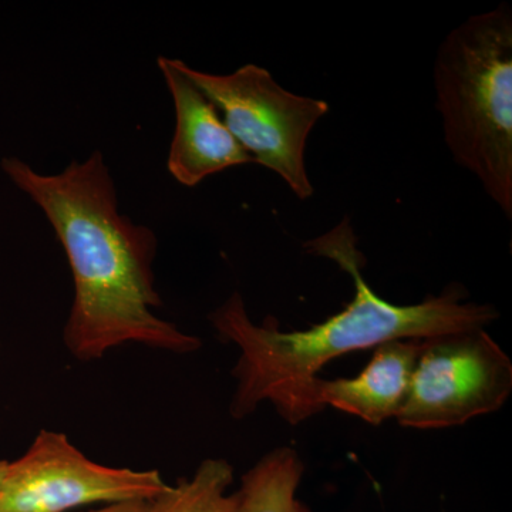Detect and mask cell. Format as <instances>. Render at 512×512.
<instances>
[{
	"label": "cell",
	"instance_id": "5",
	"mask_svg": "<svg viewBox=\"0 0 512 512\" xmlns=\"http://www.w3.org/2000/svg\"><path fill=\"white\" fill-rule=\"evenodd\" d=\"M512 393L510 356L484 328L421 339L406 402L397 414L407 429L463 426L498 412Z\"/></svg>",
	"mask_w": 512,
	"mask_h": 512
},
{
	"label": "cell",
	"instance_id": "4",
	"mask_svg": "<svg viewBox=\"0 0 512 512\" xmlns=\"http://www.w3.org/2000/svg\"><path fill=\"white\" fill-rule=\"evenodd\" d=\"M178 66L215 104L254 163L279 175L299 200L315 194L306 170V144L329 113L328 101L289 92L254 63L228 74L201 72L183 60Z\"/></svg>",
	"mask_w": 512,
	"mask_h": 512
},
{
	"label": "cell",
	"instance_id": "6",
	"mask_svg": "<svg viewBox=\"0 0 512 512\" xmlns=\"http://www.w3.org/2000/svg\"><path fill=\"white\" fill-rule=\"evenodd\" d=\"M168 485L158 470L103 466L84 456L66 434L42 430L8 463L0 512H66L92 504L148 503Z\"/></svg>",
	"mask_w": 512,
	"mask_h": 512
},
{
	"label": "cell",
	"instance_id": "9",
	"mask_svg": "<svg viewBox=\"0 0 512 512\" xmlns=\"http://www.w3.org/2000/svg\"><path fill=\"white\" fill-rule=\"evenodd\" d=\"M303 473L305 464L295 448L269 451L241 478L239 512H312L296 498Z\"/></svg>",
	"mask_w": 512,
	"mask_h": 512
},
{
	"label": "cell",
	"instance_id": "7",
	"mask_svg": "<svg viewBox=\"0 0 512 512\" xmlns=\"http://www.w3.org/2000/svg\"><path fill=\"white\" fill-rule=\"evenodd\" d=\"M157 64L174 103L175 130L167 160L174 180L191 188L228 168L254 163L215 104L178 66V59L160 56Z\"/></svg>",
	"mask_w": 512,
	"mask_h": 512
},
{
	"label": "cell",
	"instance_id": "12",
	"mask_svg": "<svg viewBox=\"0 0 512 512\" xmlns=\"http://www.w3.org/2000/svg\"><path fill=\"white\" fill-rule=\"evenodd\" d=\"M90 512H107V511H104V510H96V511H90Z\"/></svg>",
	"mask_w": 512,
	"mask_h": 512
},
{
	"label": "cell",
	"instance_id": "1",
	"mask_svg": "<svg viewBox=\"0 0 512 512\" xmlns=\"http://www.w3.org/2000/svg\"><path fill=\"white\" fill-rule=\"evenodd\" d=\"M303 249L335 262L352 278L355 296L325 322L291 332L279 329L271 316L255 323L238 292L214 309L208 319L218 338L239 350L231 372L237 380L229 404L232 419H247L269 402L286 423L298 426L323 412L315 399L316 383L320 370L332 360L392 340L485 329L500 316L493 305L468 301L466 289L458 284L414 305L384 301L363 276L365 258L349 218L305 242Z\"/></svg>",
	"mask_w": 512,
	"mask_h": 512
},
{
	"label": "cell",
	"instance_id": "8",
	"mask_svg": "<svg viewBox=\"0 0 512 512\" xmlns=\"http://www.w3.org/2000/svg\"><path fill=\"white\" fill-rule=\"evenodd\" d=\"M420 340H392L373 349L365 369L352 379L319 377L315 399L372 426L396 419L409 393Z\"/></svg>",
	"mask_w": 512,
	"mask_h": 512
},
{
	"label": "cell",
	"instance_id": "3",
	"mask_svg": "<svg viewBox=\"0 0 512 512\" xmlns=\"http://www.w3.org/2000/svg\"><path fill=\"white\" fill-rule=\"evenodd\" d=\"M436 106L458 167L512 218V10L508 3L470 16L440 43Z\"/></svg>",
	"mask_w": 512,
	"mask_h": 512
},
{
	"label": "cell",
	"instance_id": "10",
	"mask_svg": "<svg viewBox=\"0 0 512 512\" xmlns=\"http://www.w3.org/2000/svg\"><path fill=\"white\" fill-rule=\"evenodd\" d=\"M234 467L225 458H207L187 480L168 485L167 490L148 501L147 512H239L238 491L229 494Z\"/></svg>",
	"mask_w": 512,
	"mask_h": 512
},
{
	"label": "cell",
	"instance_id": "11",
	"mask_svg": "<svg viewBox=\"0 0 512 512\" xmlns=\"http://www.w3.org/2000/svg\"><path fill=\"white\" fill-rule=\"evenodd\" d=\"M9 461L0 460V490H2L3 478H5L6 468H8Z\"/></svg>",
	"mask_w": 512,
	"mask_h": 512
},
{
	"label": "cell",
	"instance_id": "2",
	"mask_svg": "<svg viewBox=\"0 0 512 512\" xmlns=\"http://www.w3.org/2000/svg\"><path fill=\"white\" fill-rule=\"evenodd\" d=\"M6 177L45 214L66 252L74 296L63 342L79 362H96L126 343L175 355L202 342L157 315L158 241L153 229L121 214L109 165L100 151L42 174L16 157L0 163Z\"/></svg>",
	"mask_w": 512,
	"mask_h": 512
}]
</instances>
